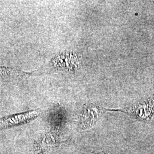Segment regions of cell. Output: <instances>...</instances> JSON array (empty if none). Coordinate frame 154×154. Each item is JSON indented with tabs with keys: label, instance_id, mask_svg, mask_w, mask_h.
<instances>
[{
	"label": "cell",
	"instance_id": "1",
	"mask_svg": "<svg viewBox=\"0 0 154 154\" xmlns=\"http://www.w3.org/2000/svg\"><path fill=\"white\" fill-rule=\"evenodd\" d=\"M78 62L79 58L76 55L72 53H64L56 57L53 63L58 69L72 70L77 67Z\"/></svg>",
	"mask_w": 154,
	"mask_h": 154
},
{
	"label": "cell",
	"instance_id": "2",
	"mask_svg": "<svg viewBox=\"0 0 154 154\" xmlns=\"http://www.w3.org/2000/svg\"><path fill=\"white\" fill-rule=\"evenodd\" d=\"M33 72H24L9 67L0 66V79L8 80L13 78L26 77L32 74Z\"/></svg>",
	"mask_w": 154,
	"mask_h": 154
}]
</instances>
